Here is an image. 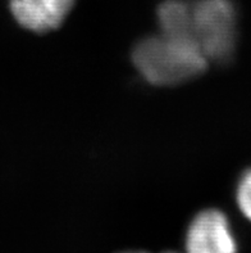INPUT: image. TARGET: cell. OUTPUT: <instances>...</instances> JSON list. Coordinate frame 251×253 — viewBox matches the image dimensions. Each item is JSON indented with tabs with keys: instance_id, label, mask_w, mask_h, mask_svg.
Listing matches in <instances>:
<instances>
[{
	"instance_id": "1",
	"label": "cell",
	"mask_w": 251,
	"mask_h": 253,
	"mask_svg": "<svg viewBox=\"0 0 251 253\" xmlns=\"http://www.w3.org/2000/svg\"><path fill=\"white\" fill-rule=\"evenodd\" d=\"M132 61L141 76L158 86L192 80L203 74L209 63L191 39L164 32L137 42L132 51Z\"/></svg>"
},
{
	"instance_id": "2",
	"label": "cell",
	"mask_w": 251,
	"mask_h": 253,
	"mask_svg": "<svg viewBox=\"0 0 251 253\" xmlns=\"http://www.w3.org/2000/svg\"><path fill=\"white\" fill-rule=\"evenodd\" d=\"M188 38L208 61L224 62L237 40V12L231 0H188Z\"/></svg>"
},
{
	"instance_id": "3",
	"label": "cell",
	"mask_w": 251,
	"mask_h": 253,
	"mask_svg": "<svg viewBox=\"0 0 251 253\" xmlns=\"http://www.w3.org/2000/svg\"><path fill=\"white\" fill-rule=\"evenodd\" d=\"M184 250L186 253H237L227 216L215 209L199 212L187 229Z\"/></svg>"
},
{
	"instance_id": "4",
	"label": "cell",
	"mask_w": 251,
	"mask_h": 253,
	"mask_svg": "<svg viewBox=\"0 0 251 253\" xmlns=\"http://www.w3.org/2000/svg\"><path fill=\"white\" fill-rule=\"evenodd\" d=\"M74 0H9L10 16L27 31L45 34L58 29L67 18Z\"/></svg>"
},
{
	"instance_id": "5",
	"label": "cell",
	"mask_w": 251,
	"mask_h": 253,
	"mask_svg": "<svg viewBox=\"0 0 251 253\" xmlns=\"http://www.w3.org/2000/svg\"><path fill=\"white\" fill-rule=\"evenodd\" d=\"M188 0H166L158 8L160 32L168 35L188 38Z\"/></svg>"
},
{
	"instance_id": "6",
	"label": "cell",
	"mask_w": 251,
	"mask_h": 253,
	"mask_svg": "<svg viewBox=\"0 0 251 253\" xmlns=\"http://www.w3.org/2000/svg\"><path fill=\"white\" fill-rule=\"evenodd\" d=\"M236 201L242 215L251 221V169L240 179L236 192Z\"/></svg>"
},
{
	"instance_id": "7",
	"label": "cell",
	"mask_w": 251,
	"mask_h": 253,
	"mask_svg": "<svg viewBox=\"0 0 251 253\" xmlns=\"http://www.w3.org/2000/svg\"><path fill=\"white\" fill-rule=\"evenodd\" d=\"M122 253H146V252H122Z\"/></svg>"
},
{
	"instance_id": "8",
	"label": "cell",
	"mask_w": 251,
	"mask_h": 253,
	"mask_svg": "<svg viewBox=\"0 0 251 253\" xmlns=\"http://www.w3.org/2000/svg\"><path fill=\"white\" fill-rule=\"evenodd\" d=\"M163 253H177V252H172V251H168V252H163Z\"/></svg>"
}]
</instances>
